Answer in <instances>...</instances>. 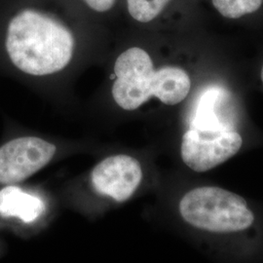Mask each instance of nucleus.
<instances>
[{
    "label": "nucleus",
    "mask_w": 263,
    "mask_h": 263,
    "mask_svg": "<svg viewBox=\"0 0 263 263\" xmlns=\"http://www.w3.org/2000/svg\"><path fill=\"white\" fill-rule=\"evenodd\" d=\"M6 49L20 70L30 76H48L68 65L74 37L55 18L35 10H24L10 22Z\"/></svg>",
    "instance_id": "obj_1"
},
{
    "label": "nucleus",
    "mask_w": 263,
    "mask_h": 263,
    "mask_svg": "<svg viewBox=\"0 0 263 263\" xmlns=\"http://www.w3.org/2000/svg\"><path fill=\"white\" fill-rule=\"evenodd\" d=\"M114 101L125 110H135L152 97L168 105L181 103L189 94L191 80L178 66L155 69L151 56L141 48L125 51L114 66Z\"/></svg>",
    "instance_id": "obj_2"
},
{
    "label": "nucleus",
    "mask_w": 263,
    "mask_h": 263,
    "mask_svg": "<svg viewBox=\"0 0 263 263\" xmlns=\"http://www.w3.org/2000/svg\"><path fill=\"white\" fill-rule=\"evenodd\" d=\"M179 213L190 226L213 233L244 231L254 221L244 198L216 186L188 191L179 202Z\"/></svg>",
    "instance_id": "obj_3"
},
{
    "label": "nucleus",
    "mask_w": 263,
    "mask_h": 263,
    "mask_svg": "<svg viewBox=\"0 0 263 263\" xmlns=\"http://www.w3.org/2000/svg\"><path fill=\"white\" fill-rule=\"evenodd\" d=\"M243 139L235 130L189 128L181 141V158L197 173L214 169L241 149Z\"/></svg>",
    "instance_id": "obj_4"
},
{
    "label": "nucleus",
    "mask_w": 263,
    "mask_h": 263,
    "mask_svg": "<svg viewBox=\"0 0 263 263\" xmlns=\"http://www.w3.org/2000/svg\"><path fill=\"white\" fill-rule=\"evenodd\" d=\"M56 146L35 137L15 139L0 147V183L19 182L45 167Z\"/></svg>",
    "instance_id": "obj_5"
},
{
    "label": "nucleus",
    "mask_w": 263,
    "mask_h": 263,
    "mask_svg": "<svg viewBox=\"0 0 263 263\" xmlns=\"http://www.w3.org/2000/svg\"><path fill=\"white\" fill-rule=\"evenodd\" d=\"M141 179L140 162L128 155H116L103 160L91 174L95 190L117 202H124L131 197Z\"/></svg>",
    "instance_id": "obj_6"
},
{
    "label": "nucleus",
    "mask_w": 263,
    "mask_h": 263,
    "mask_svg": "<svg viewBox=\"0 0 263 263\" xmlns=\"http://www.w3.org/2000/svg\"><path fill=\"white\" fill-rule=\"evenodd\" d=\"M232 96L220 86H210L198 98L190 118V128L235 130Z\"/></svg>",
    "instance_id": "obj_7"
},
{
    "label": "nucleus",
    "mask_w": 263,
    "mask_h": 263,
    "mask_svg": "<svg viewBox=\"0 0 263 263\" xmlns=\"http://www.w3.org/2000/svg\"><path fill=\"white\" fill-rule=\"evenodd\" d=\"M44 202L28 194L17 186H7L0 190V216H16L24 222H32L43 214Z\"/></svg>",
    "instance_id": "obj_8"
},
{
    "label": "nucleus",
    "mask_w": 263,
    "mask_h": 263,
    "mask_svg": "<svg viewBox=\"0 0 263 263\" xmlns=\"http://www.w3.org/2000/svg\"><path fill=\"white\" fill-rule=\"evenodd\" d=\"M216 11L227 19H239L260 9L263 0H212Z\"/></svg>",
    "instance_id": "obj_9"
},
{
    "label": "nucleus",
    "mask_w": 263,
    "mask_h": 263,
    "mask_svg": "<svg viewBox=\"0 0 263 263\" xmlns=\"http://www.w3.org/2000/svg\"><path fill=\"white\" fill-rule=\"evenodd\" d=\"M170 0H127L128 11L140 23H149L159 16Z\"/></svg>",
    "instance_id": "obj_10"
},
{
    "label": "nucleus",
    "mask_w": 263,
    "mask_h": 263,
    "mask_svg": "<svg viewBox=\"0 0 263 263\" xmlns=\"http://www.w3.org/2000/svg\"><path fill=\"white\" fill-rule=\"evenodd\" d=\"M85 3L97 12H106L111 9L116 0H83Z\"/></svg>",
    "instance_id": "obj_11"
},
{
    "label": "nucleus",
    "mask_w": 263,
    "mask_h": 263,
    "mask_svg": "<svg viewBox=\"0 0 263 263\" xmlns=\"http://www.w3.org/2000/svg\"><path fill=\"white\" fill-rule=\"evenodd\" d=\"M260 76H261V81H262L263 83V66L262 68H261V73H260Z\"/></svg>",
    "instance_id": "obj_12"
}]
</instances>
